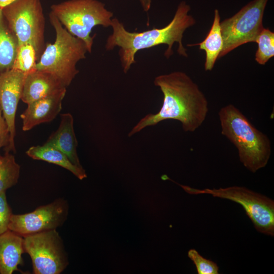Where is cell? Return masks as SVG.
<instances>
[{
	"instance_id": "25",
	"label": "cell",
	"mask_w": 274,
	"mask_h": 274,
	"mask_svg": "<svg viewBox=\"0 0 274 274\" xmlns=\"http://www.w3.org/2000/svg\"><path fill=\"white\" fill-rule=\"evenodd\" d=\"M141 6L145 12L150 10L151 6L152 0H139Z\"/></svg>"
},
{
	"instance_id": "10",
	"label": "cell",
	"mask_w": 274,
	"mask_h": 274,
	"mask_svg": "<svg viewBox=\"0 0 274 274\" xmlns=\"http://www.w3.org/2000/svg\"><path fill=\"white\" fill-rule=\"evenodd\" d=\"M67 201L58 198L53 201L38 207L32 212L23 214H12L9 229L22 236L62 226L68 214Z\"/></svg>"
},
{
	"instance_id": "11",
	"label": "cell",
	"mask_w": 274,
	"mask_h": 274,
	"mask_svg": "<svg viewBox=\"0 0 274 274\" xmlns=\"http://www.w3.org/2000/svg\"><path fill=\"white\" fill-rule=\"evenodd\" d=\"M26 75L14 69L0 73V107L10 133V143L5 152H15V116L21 99Z\"/></svg>"
},
{
	"instance_id": "13",
	"label": "cell",
	"mask_w": 274,
	"mask_h": 274,
	"mask_svg": "<svg viewBox=\"0 0 274 274\" xmlns=\"http://www.w3.org/2000/svg\"><path fill=\"white\" fill-rule=\"evenodd\" d=\"M64 88L66 87L53 75L36 70L26 75L21 100L28 105Z\"/></svg>"
},
{
	"instance_id": "1",
	"label": "cell",
	"mask_w": 274,
	"mask_h": 274,
	"mask_svg": "<svg viewBox=\"0 0 274 274\" xmlns=\"http://www.w3.org/2000/svg\"><path fill=\"white\" fill-rule=\"evenodd\" d=\"M154 84L163 93L162 105L157 113H149L142 118L128 133L129 137L167 119L180 121L186 132H194L202 124L209 111L208 101L187 74L175 71L159 75Z\"/></svg>"
},
{
	"instance_id": "8",
	"label": "cell",
	"mask_w": 274,
	"mask_h": 274,
	"mask_svg": "<svg viewBox=\"0 0 274 274\" xmlns=\"http://www.w3.org/2000/svg\"><path fill=\"white\" fill-rule=\"evenodd\" d=\"M268 0H253L232 17L220 22L223 47L219 58L245 44L256 42L263 29V17Z\"/></svg>"
},
{
	"instance_id": "20",
	"label": "cell",
	"mask_w": 274,
	"mask_h": 274,
	"mask_svg": "<svg viewBox=\"0 0 274 274\" xmlns=\"http://www.w3.org/2000/svg\"><path fill=\"white\" fill-rule=\"evenodd\" d=\"M37 62L36 51L32 45L29 44L18 45L13 69L27 75L37 70Z\"/></svg>"
},
{
	"instance_id": "21",
	"label": "cell",
	"mask_w": 274,
	"mask_h": 274,
	"mask_svg": "<svg viewBox=\"0 0 274 274\" xmlns=\"http://www.w3.org/2000/svg\"><path fill=\"white\" fill-rule=\"evenodd\" d=\"M258 49L255 53V60L264 65L274 56V33L268 28H263L257 38Z\"/></svg>"
},
{
	"instance_id": "16",
	"label": "cell",
	"mask_w": 274,
	"mask_h": 274,
	"mask_svg": "<svg viewBox=\"0 0 274 274\" xmlns=\"http://www.w3.org/2000/svg\"><path fill=\"white\" fill-rule=\"evenodd\" d=\"M26 154L33 159L43 160L60 166L71 172L80 180L87 177L83 167L74 164L64 153L50 144L45 143L41 146H32L26 151Z\"/></svg>"
},
{
	"instance_id": "26",
	"label": "cell",
	"mask_w": 274,
	"mask_h": 274,
	"mask_svg": "<svg viewBox=\"0 0 274 274\" xmlns=\"http://www.w3.org/2000/svg\"><path fill=\"white\" fill-rule=\"evenodd\" d=\"M16 0H0V9L2 10L5 7L13 3Z\"/></svg>"
},
{
	"instance_id": "6",
	"label": "cell",
	"mask_w": 274,
	"mask_h": 274,
	"mask_svg": "<svg viewBox=\"0 0 274 274\" xmlns=\"http://www.w3.org/2000/svg\"><path fill=\"white\" fill-rule=\"evenodd\" d=\"M2 12L18 45H32L38 62L46 46L45 18L41 0H16L4 8Z\"/></svg>"
},
{
	"instance_id": "14",
	"label": "cell",
	"mask_w": 274,
	"mask_h": 274,
	"mask_svg": "<svg viewBox=\"0 0 274 274\" xmlns=\"http://www.w3.org/2000/svg\"><path fill=\"white\" fill-rule=\"evenodd\" d=\"M23 237L8 230L0 234V274H12L23 264Z\"/></svg>"
},
{
	"instance_id": "7",
	"label": "cell",
	"mask_w": 274,
	"mask_h": 274,
	"mask_svg": "<svg viewBox=\"0 0 274 274\" xmlns=\"http://www.w3.org/2000/svg\"><path fill=\"white\" fill-rule=\"evenodd\" d=\"M177 184L190 194H210L241 204L258 232L273 236L274 202L270 198L244 187L201 190Z\"/></svg>"
},
{
	"instance_id": "3",
	"label": "cell",
	"mask_w": 274,
	"mask_h": 274,
	"mask_svg": "<svg viewBox=\"0 0 274 274\" xmlns=\"http://www.w3.org/2000/svg\"><path fill=\"white\" fill-rule=\"evenodd\" d=\"M218 115L221 133L236 148L244 166L252 173L264 167L271 154L268 137L232 104L222 107Z\"/></svg>"
},
{
	"instance_id": "18",
	"label": "cell",
	"mask_w": 274,
	"mask_h": 274,
	"mask_svg": "<svg viewBox=\"0 0 274 274\" xmlns=\"http://www.w3.org/2000/svg\"><path fill=\"white\" fill-rule=\"evenodd\" d=\"M18 47L17 38L0 9V73L12 68Z\"/></svg>"
},
{
	"instance_id": "9",
	"label": "cell",
	"mask_w": 274,
	"mask_h": 274,
	"mask_svg": "<svg viewBox=\"0 0 274 274\" xmlns=\"http://www.w3.org/2000/svg\"><path fill=\"white\" fill-rule=\"evenodd\" d=\"M25 252L35 274H60L68 265L63 241L56 229L23 236Z\"/></svg>"
},
{
	"instance_id": "2",
	"label": "cell",
	"mask_w": 274,
	"mask_h": 274,
	"mask_svg": "<svg viewBox=\"0 0 274 274\" xmlns=\"http://www.w3.org/2000/svg\"><path fill=\"white\" fill-rule=\"evenodd\" d=\"M190 10V6L186 2L182 1L178 6L173 19L167 25L140 32L127 30L117 18H112L111 26L113 32L107 38L105 48L110 51L115 47H119V56L124 73H127L131 65L135 62L137 52L160 44L167 45L164 54L167 58L173 54L172 47L175 43L178 44V54L187 57V50L182 43L183 35L187 28L196 23L193 17L189 14Z\"/></svg>"
},
{
	"instance_id": "15",
	"label": "cell",
	"mask_w": 274,
	"mask_h": 274,
	"mask_svg": "<svg viewBox=\"0 0 274 274\" xmlns=\"http://www.w3.org/2000/svg\"><path fill=\"white\" fill-rule=\"evenodd\" d=\"M58 129L49 136L47 142L64 153L75 165L83 167L77 152L78 141L74 129V119L69 113L62 114Z\"/></svg>"
},
{
	"instance_id": "19",
	"label": "cell",
	"mask_w": 274,
	"mask_h": 274,
	"mask_svg": "<svg viewBox=\"0 0 274 274\" xmlns=\"http://www.w3.org/2000/svg\"><path fill=\"white\" fill-rule=\"evenodd\" d=\"M20 171V166L13 155L8 152L0 154V193L17 183Z\"/></svg>"
},
{
	"instance_id": "5",
	"label": "cell",
	"mask_w": 274,
	"mask_h": 274,
	"mask_svg": "<svg viewBox=\"0 0 274 274\" xmlns=\"http://www.w3.org/2000/svg\"><path fill=\"white\" fill-rule=\"evenodd\" d=\"M52 12L72 35L83 41L91 53L95 36L93 27L111 26L113 13L98 0H67L51 6Z\"/></svg>"
},
{
	"instance_id": "17",
	"label": "cell",
	"mask_w": 274,
	"mask_h": 274,
	"mask_svg": "<svg viewBox=\"0 0 274 274\" xmlns=\"http://www.w3.org/2000/svg\"><path fill=\"white\" fill-rule=\"evenodd\" d=\"M200 50L206 52L204 69L206 71L213 68L223 47V41L220 27V16L217 9L214 11V17L211 28L204 40L196 44Z\"/></svg>"
},
{
	"instance_id": "12",
	"label": "cell",
	"mask_w": 274,
	"mask_h": 274,
	"mask_svg": "<svg viewBox=\"0 0 274 274\" xmlns=\"http://www.w3.org/2000/svg\"><path fill=\"white\" fill-rule=\"evenodd\" d=\"M66 88L51 95L41 98L27 105L20 115L22 130L28 131L41 123L54 119L62 109V102Z\"/></svg>"
},
{
	"instance_id": "22",
	"label": "cell",
	"mask_w": 274,
	"mask_h": 274,
	"mask_svg": "<svg viewBox=\"0 0 274 274\" xmlns=\"http://www.w3.org/2000/svg\"><path fill=\"white\" fill-rule=\"evenodd\" d=\"M188 257L193 262L198 274H218L219 267L216 263L201 256L195 249L188 252Z\"/></svg>"
},
{
	"instance_id": "23",
	"label": "cell",
	"mask_w": 274,
	"mask_h": 274,
	"mask_svg": "<svg viewBox=\"0 0 274 274\" xmlns=\"http://www.w3.org/2000/svg\"><path fill=\"white\" fill-rule=\"evenodd\" d=\"M11 207L8 203L6 192L0 193V234L9 230V224L12 215Z\"/></svg>"
},
{
	"instance_id": "24",
	"label": "cell",
	"mask_w": 274,
	"mask_h": 274,
	"mask_svg": "<svg viewBox=\"0 0 274 274\" xmlns=\"http://www.w3.org/2000/svg\"><path fill=\"white\" fill-rule=\"evenodd\" d=\"M9 143L10 133L0 107V149L4 147L6 149Z\"/></svg>"
},
{
	"instance_id": "4",
	"label": "cell",
	"mask_w": 274,
	"mask_h": 274,
	"mask_svg": "<svg viewBox=\"0 0 274 274\" xmlns=\"http://www.w3.org/2000/svg\"><path fill=\"white\" fill-rule=\"evenodd\" d=\"M49 17L55 31L56 38L53 43L46 44L37 62L36 68L53 75L67 87L79 73L76 65L78 61L86 58L87 47L83 41L63 27L52 12Z\"/></svg>"
}]
</instances>
